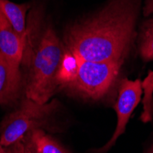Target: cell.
Instances as JSON below:
<instances>
[{"label": "cell", "mask_w": 153, "mask_h": 153, "mask_svg": "<svg viewBox=\"0 0 153 153\" xmlns=\"http://www.w3.org/2000/svg\"><path fill=\"white\" fill-rule=\"evenodd\" d=\"M140 7V0H110L67 27L65 48L83 61L125 62L135 39Z\"/></svg>", "instance_id": "cell-1"}, {"label": "cell", "mask_w": 153, "mask_h": 153, "mask_svg": "<svg viewBox=\"0 0 153 153\" xmlns=\"http://www.w3.org/2000/svg\"><path fill=\"white\" fill-rule=\"evenodd\" d=\"M27 30L21 62L25 95L45 104L59 90L58 74L66 51L52 26L49 25L37 36Z\"/></svg>", "instance_id": "cell-2"}, {"label": "cell", "mask_w": 153, "mask_h": 153, "mask_svg": "<svg viewBox=\"0 0 153 153\" xmlns=\"http://www.w3.org/2000/svg\"><path fill=\"white\" fill-rule=\"evenodd\" d=\"M74 70L59 82V90L87 101H99L109 94L118 79L122 62L83 61L77 56Z\"/></svg>", "instance_id": "cell-3"}, {"label": "cell", "mask_w": 153, "mask_h": 153, "mask_svg": "<svg viewBox=\"0 0 153 153\" xmlns=\"http://www.w3.org/2000/svg\"><path fill=\"white\" fill-rule=\"evenodd\" d=\"M59 107L56 99L40 104L25 95L0 123V145L6 148L15 144L35 129L54 131L52 124Z\"/></svg>", "instance_id": "cell-4"}, {"label": "cell", "mask_w": 153, "mask_h": 153, "mask_svg": "<svg viewBox=\"0 0 153 153\" xmlns=\"http://www.w3.org/2000/svg\"><path fill=\"white\" fill-rule=\"evenodd\" d=\"M118 85V94L115 105L117 113V126L115 131L105 145L96 149L95 153H106L117 143L119 137L126 131L128 120L141 100L143 89L142 81L140 79L132 81L128 78H123Z\"/></svg>", "instance_id": "cell-5"}, {"label": "cell", "mask_w": 153, "mask_h": 153, "mask_svg": "<svg viewBox=\"0 0 153 153\" xmlns=\"http://www.w3.org/2000/svg\"><path fill=\"white\" fill-rule=\"evenodd\" d=\"M24 96L21 65L13 63L0 53V106L14 109Z\"/></svg>", "instance_id": "cell-6"}, {"label": "cell", "mask_w": 153, "mask_h": 153, "mask_svg": "<svg viewBox=\"0 0 153 153\" xmlns=\"http://www.w3.org/2000/svg\"><path fill=\"white\" fill-rule=\"evenodd\" d=\"M24 46L25 39L15 31L0 12V53L13 63L21 65Z\"/></svg>", "instance_id": "cell-7"}, {"label": "cell", "mask_w": 153, "mask_h": 153, "mask_svg": "<svg viewBox=\"0 0 153 153\" xmlns=\"http://www.w3.org/2000/svg\"><path fill=\"white\" fill-rule=\"evenodd\" d=\"M30 4H16L9 0H0V12L11 24L15 31L22 38L26 39V13L30 8Z\"/></svg>", "instance_id": "cell-8"}, {"label": "cell", "mask_w": 153, "mask_h": 153, "mask_svg": "<svg viewBox=\"0 0 153 153\" xmlns=\"http://www.w3.org/2000/svg\"><path fill=\"white\" fill-rule=\"evenodd\" d=\"M30 136L39 153H71L43 129L32 130Z\"/></svg>", "instance_id": "cell-9"}, {"label": "cell", "mask_w": 153, "mask_h": 153, "mask_svg": "<svg viewBox=\"0 0 153 153\" xmlns=\"http://www.w3.org/2000/svg\"><path fill=\"white\" fill-rule=\"evenodd\" d=\"M138 54L143 62L153 61V18L143 22L140 39H138Z\"/></svg>", "instance_id": "cell-10"}, {"label": "cell", "mask_w": 153, "mask_h": 153, "mask_svg": "<svg viewBox=\"0 0 153 153\" xmlns=\"http://www.w3.org/2000/svg\"><path fill=\"white\" fill-rule=\"evenodd\" d=\"M143 89V111L140 120L143 123H149L153 120V71H149L147 77L142 81Z\"/></svg>", "instance_id": "cell-11"}, {"label": "cell", "mask_w": 153, "mask_h": 153, "mask_svg": "<svg viewBox=\"0 0 153 153\" xmlns=\"http://www.w3.org/2000/svg\"><path fill=\"white\" fill-rule=\"evenodd\" d=\"M20 141H21V153H39L31 140L30 132L27 133Z\"/></svg>", "instance_id": "cell-12"}, {"label": "cell", "mask_w": 153, "mask_h": 153, "mask_svg": "<svg viewBox=\"0 0 153 153\" xmlns=\"http://www.w3.org/2000/svg\"><path fill=\"white\" fill-rule=\"evenodd\" d=\"M153 14V0H146L143 7V15L149 17Z\"/></svg>", "instance_id": "cell-13"}, {"label": "cell", "mask_w": 153, "mask_h": 153, "mask_svg": "<svg viewBox=\"0 0 153 153\" xmlns=\"http://www.w3.org/2000/svg\"><path fill=\"white\" fill-rule=\"evenodd\" d=\"M6 153H21V141L6 147Z\"/></svg>", "instance_id": "cell-14"}, {"label": "cell", "mask_w": 153, "mask_h": 153, "mask_svg": "<svg viewBox=\"0 0 153 153\" xmlns=\"http://www.w3.org/2000/svg\"><path fill=\"white\" fill-rule=\"evenodd\" d=\"M0 153H6V148L0 145Z\"/></svg>", "instance_id": "cell-15"}, {"label": "cell", "mask_w": 153, "mask_h": 153, "mask_svg": "<svg viewBox=\"0 0 153 153\" xmlns=\"http://www.w3.org/2000/svg\"><path fill=\"white\" fill-rule=\"evenodd\" d=\"M148 153H153V146H152V148L149 149V151Z\"/></svg>", "instance_id": "cell-16"}]
</instances>
